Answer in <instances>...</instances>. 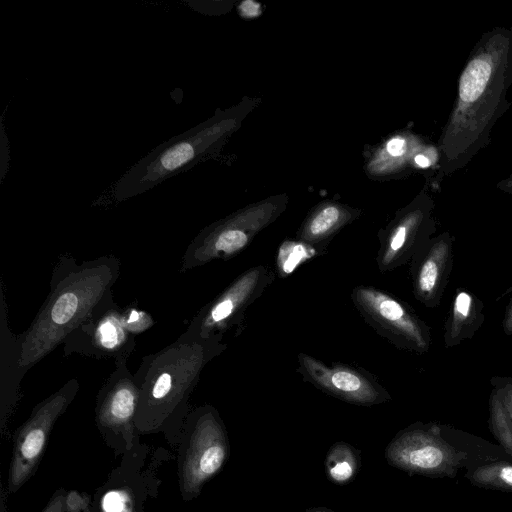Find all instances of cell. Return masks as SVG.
Masks as SVG:
<instances>
[{
  "mask_svg": "<svg viewBox=\"0 0 512 512\" xmlns=\"http://www.w3.org/2000/svg\"><path fill=\"white\" fill-rule=\"evenodd\" d=\"M121 263L114 255L78 262L59 256L49 292L30 326L19 334L23 374L63 344L66 337L113 294Z\"/></svg>",
  "mask_w": 512,
  "mask_h": 512,
  "instance_id": "6da1fadb",
  "label": "cell"
},
{
  "mask_svg": "<svg viewBox=\"0 0 512 512\" xmlns=\"http://www.w3.org/2000/svg\"><path fill=\"white\" fill-rule=\"evenodd\" d=\"M226 348L223 336L204 338L186 328L174 342L144 356L134 373L139 388L136 425L158 428L185 412L203 369Z\"/></svg>",
  "mask_w": 512,
  "mask_h": 512,
  "instance_id": "7a4b0ae2",
  "label": "cell"
},
{
  "mask_svg": "<svg viewBox=\"0 0 512 512\" xmlns=\"http://www.w3.org/2000/svg\"><path fill=\"white\" fill-rule=\"evenodd\" d=\"M387 463L411 475L454 478L477 465L512 458L499 446L451 425L415 422L386 446Z\"/></svg>",
  "mask_w": 512,
  "mask_h": 512,
  "instance_id": "3957f363",
  "label": "cell"
},
{
  "mask_svg": "<svg viewBox=\"0 0 512 512\" xmlns=\"http://www.w3.org/2000/svg\"><path fill=\"white\" fill-rule=\"evenodd\" d=\"M350 298L363 320L396 348L416 354L429 351L431 329L408 303L364 284L356 286Z\"/></svg>",
  "mask_w": 512,
  "mask_h": 512,
  "instance_id": "277c9868",
  "label": "cell"
},
{
  "mask_svg": "<svg viewBox=\"0 0 512 512\" xmlns=\"http://www.w3.org/2000/svg\"><path fill=\"white\" fill-rule=\"evenodd\" d=\"M275 276L273 270L265 265L250 267L203 306L187 328L204 338L224 336L242 321L246 310L272 284Z\"/></svg>",
  "mask_w": 512,
  "mask_h": 512,
  "instance_id": "5b68a950",
  "label": "cell"
},
{
  "mask_svg": "<svg viewBox=\"0 0 512 512\" xmlns=\"http://www.w3.org/2000/svg\"><path fill=\"white\" fill-rule=\"evenodd\" d=\"M63 354H80L96 359L128 360L136 336L124 325V309L114 295L103 301L63 342Z\"/></svg>",
  "mask_w": 512,
  "mask_h": 512,
  "instance_id": "8992f818",
  "label": "cell"
},
{
  "mask_svg": "<svg viewBox=\"0 0 512 512\" xmlns=\"http://www.w3.org/2000/svg\"><path fill=\"white\" fill-rule=\"evenodd\" d=\"M80 389L77 379L40 402L18 431L9 472V488L18 490L32 475L47 443L50 431Z\"/></svg>",
  "mask_w": 512,
  "mask_h": 512,
  "instance_id": "52a82bcc",
  "label": "cell"
},
{
  "mask_svg": "<svg viewBox=\"0 0 512 512\" xmlns=\"http://www.w3.org/2000/svg\"><path fill=\"white\" fill-rule=\"evenodd\" d=\"M297 371L305 382L344 402L374 406L391 400L389 392L370 372L343 363H325L298 353Z\"/></svg>",
  "mask_w": 512,
  "mask_h": 512,
  "instance_id": "ba28073f",
  "label": "cell"
},
{
  "mask_svg": "<svg viewBox=\"0 0 512 512\" xmlns=\"http://www.w3.org/2000/svg\"><path fill=\"white\" fill-rule=\"evenodd\" d=\"M271 218V213L256 211L238 215L203 229L188 245L182 257V271L214 260H228L241 253L256 233Z\"/></svg>",
  "mask_w": 512,
  "mask_h": 512,
  "instance_id": "9c48e42d",
  "label": "cell"
},
{
  "mask_svg": "<svg viewBox=\"0 0 512 512\" xmlns=\"http://www.w3.org/2000/svg\"><path fill=\"white\" fill-rule=\"evenodd\" d=\"M228 452L226 431L217 411L211 406L202 407L196 414L183 464L185 490L197 493L221 469Z\"/></svg>",
  "mask_w": 512,
  "mask_h": 512,
  "instance_id": "30bf717a",
  "label": "cell"
},
{
  "mask_svg": "<svg viewBox=\"0 0 512 512\" xmlns=\"http://www.w3.org/2000/svg\"><path fill=\"white\" fill-rule=\"evenodd\" d=\"M453 242L448 233L430 238L409 263L413 295L426 308L441 303L453 268Z\"/></svg>",
  "mask_w": 512,
  "mask_h": 512,
  "instance_id": "8fae6325",
  "label": "cell"
},
{
  "mask_svg": "<svg viewBox=\"0 0 512 512\" xmlns=\"http://www.w3.org/2000/svg\"><path fill=\"white\" fill-rule=\"evenodd\" d=\"M114 364V370L98 392L96 418L101 428L130 430L135 421L139 388L127 360H119Z\"/></svg>",
  "mask_w": 512,
  "mask_h": 512,
  "instance_id": "7c38bea8",
  "label": "cell"
},
{
  "mask_svg": "<svg viewBox=\"0 0 512 512\" xmlns=\"http://www.w3.org/2000/svg\"><path fill=\"white\" fill-rule=\"evenodd\" d=\"M432 229L424 215L414 211L396 221L380 237L376 263L381 273H387L410 263L416 252L430 239Z\"/></svg>",
  "mask_w": 512,
  "mask_h": 512,
  "instance_id": "4fadbf2b",
  "label": "cell"
},
{
  "mask_svg": "<svg viewBox=\"0 0 512 512\" xmlns=\"http://www.w3.org/2000/svg\"><path fill=\"white\" fill-rule=\"evenodd\" d=\"M0 396L2 423L19 398L20 382L24 377L20 368L21 346L19 334L12 332L7 305L0 286Z\"/></svg>",
  "mask_w": 512,
  "mask_h": 512,
  "instance_id": "5bb4252c",
  "label": "cell"
},
{
  "mask_svg": "<svg viewBox=\"0 0 512 512\" xmlns=\"http://www.w3.org/2000/svg\"><path fill=\"white\" fill-rule=\"evenodd\" d=\"M485 320L484 304L480 298L465 287H458L452 297L444 322V345L458 346L472 339Z\"/></svg>",
  "mask_w": 512,
  "mask_h": 512,
  "instance_id": "9a60e30c",
  "label": "cell"
},
{
  "mask_svg": "<svg viewBox=\"0 0 512 512\" xmlns=\"http://www.w3.org/2000/svg\"><path fill=\"white\" fill-rule=\"evenodd\" d=\"M349 216L335 205L325 206L305 222L298 239L314 246L326 247L329 239L344 225Z\"/></svg>",
  "mask_w": 512,
  "mask_h": 512,
  "instance_id": "2e32d148",
  "label": "cell"
},
{
  "mask_svg": "<svg viewBox=\"0 0 512 512\" xmlns=\"http://www.w3.org/2000/svg\"><path fill=\"white\" fill-rule=\"evenodd\" d=\"M359 467L360 456L350 444L339 441L328 450L325 459V472L331 482L337 485L351 482L357 475Z\"/></svg>",
  "mask_w": 512,
  "mask_h": 512,
  "instance_id": "e0dca14e",
  "label": "cell"
},
{
  "mask_svg": "<svg viewBox=\"0 0 512 512\" xmlns=\"http://www.w3.org/2000/svg\"><path fill=\"white\" fill-rule=\"evenodd\" d=\"M464 477L474 486L512 492V460L499 459L467 470Z\"/></svg>",
  "mask_w": 512,
  "mask_h": 512,
  "instance_id": "ac0fdd59",
  "label": "cell"
},
{
  "mask_svg": "<svg viewBox=\"0 0 512 512\" xmlns=\"http://www.w3.org/2000/svg\"><path fill=\"white\" fill-rule=\"evenodd\" d=\"M325 252L326 247L314 246L300 239L284 241L276 253V273L278 277L286 278L301 265Z\"/></svg>",
  "mask_w": 512,
  "mask_h": 512,
  "instance_id": "d6986e66",
  "label": "cell"
},
{
  "mask_svg": "<svg viewBox=\"0 0 512 512\" xmlns=\"http://www.w3.org/2000/svg\"><path fill=\"white\" fill-rule=\"evenodd\" d=\"M488 426L498 445L512 458V420L498 390L492 387L488 399Z\"/></svg>",
  "mask_w": 512,
  "mask_h": 512,
  "instance_id": "ffe728a7",
  "label": "cell"
},
{
  "mask_svg": "<svg viewBox=\"0 0 512 512\" xmlns=\"http://www.w3.org/2000/svg\"><path fill=\"white\" fill-rule=\"evenodd\" d=\"M491 75L490 64L483 59H474L464 70L459 84L461 101H476L483 93Z\"/></svg>",
  "mask_w": 512,
  "mask_h": 512,
  "instance_id": "44dd1931",
  "label": "cell"
},
{
  "mask_svg": "<svg viewBox=\"0 0 512 512\" xmlns=\"http://www.w3.org/2000/svg\"><path fill=\"white\" fill-rule=\"evenodd\" d=\"M154 320L151 315L137 307H127L124 309V325L133 335H138L151 326Z\"/></svg>",
  "mask_w": 512,
  "mask_h": 512,
  "instance_id": "7402d4cb",
  "label": "cell"
},
{
  "mask_svg": "<svg viewBox=\"0 0 512 512\" xmlns=\"http://www.w3.org/2000/svg\"><path fill=\"white\" fill-rule=\"evenodd\" d=\"M130 499L123 491H109L102 499L104 512H130Z\"/></svg>",
  "mask_w": 512,
  "mask_h": 512,
  "instance_id": "603a6c76",
  "label": "cell"
},
{
  "mask_svg": "<svg viewBox=\"0 0 512 512\" xmlns=\"http://www.w3.org/2000/svg\"><path fill=\"white\" fill-rule=\"evenodd\" d=\"M490 384L498 390L505 409L512 420V377L494 376L491 378Z\"/></svg>",
  "mask_w": 512,
  "mask_h": 512,
  "instance_id": "cb8c5ba5",
  "label": "cell"
},
{
  "mask_svg": "<svg viewBox=\"0 0 512 512\" xmlns=\"http://www.w3.org/2000/svg\"><path fill=\"white\" fill-rule=\"evenodd\" d=\"M387 150L392 156H400L405 152V140L401 137H394L387 143Z\"/></svg>",
  "mask_w": 512,
  "mask_h": 512,
  "instance_id": "d4e9b609",
  "label": "cell"
},
{
  "mask_svg": "<svg viewBox=\"0 0 512 512\" xmlns=\"http://www.w3.org/2000/svg\"><path fill=\"white\" fill-rule=\"evenodd\" d=\"M66 496L56 495L43 512H66Z\"/></svg>",
  "mask_w": 512,
  "mask_h": 512,
  "instance_id": "484cf974",
  "label": "cell"
},
{
  "mask_svg": "<svg viewBox=\"0 0 512 512\" xmlns=\"http://www.w3.org/2000/svg\"><path fill=\"white\" fill-rule=\"evenodd\" d=\"M66 510L71 512H77L82 509L84 502L82 498L76 493L71 492L66 496Z\"/></svg>",
  "mask_w": 512,
  "mask_h": 512,
  "instance_id": "4316f807",
  "label": "cell"
},
{
  "mask_svg": "<svg viewBox=\"0 0 512 512\" xmlns=\"http://www.w3.org/2000/svg\"><path fill=\"white\" fill-rule=\"evenodd\" d=\"M502 329L505 335H512V297L508 302L504 312Z\"/></svg>",
  "mask_w": 512,
  "mask_h": 512,
  "instance_id": "83f0119b",
  "label": "cell"
},
{
  "mask_svg": "<svg viewBox=\"0 0 512 512\" xmlns=\"http://www.w3.org/2000/svg\"><path fill=\"white\" fill-rule=\"evenodd\" d=\"M242 14L246 17H254L260 13L259 5L253 1H245L240 5Z\"/></svg>",
  "mask_w": 512,
  "mask_h": 512,
  "instance_id": "f1b7e54d",
  "label": "cell"
},
{
  "mask_svg": "<svg viewBox=\"0 0 512 512\" xmlns=\"http://www.w3.org/2000/svg\"><path fill=\"white\" fill-rule=\"evenodd\" d=\"M414 160L418 166L423 168L428 167L430 165V160L424 155H417Z\"/></svg>",
  "mask_w": 512,
  "mask_h": 512,
  "instance_id": "f546056e",
  "label": "cell"
},
{
  "mask_svg": "<svg viewBox=\"0 0 512 512\" xmlns=\"http://www.w3.org/2000/svg\"><path fill=\"white\" fill-rule=\"evenodd\" d=\"M305 512H334L328 508H324V507H312V508H309L307 509Z\"/></svg>",
  "mask_w": 512,
  "mask_h": 512,
  "instance_id": "4dcf8cb0",
  "label": "cell"
}]
</instances>
